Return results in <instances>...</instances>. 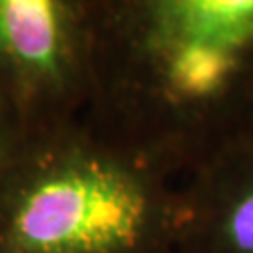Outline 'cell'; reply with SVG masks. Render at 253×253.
Masks as SVG:
<instances>
[{"label": "cell", "instance_id": "cell-1", "mask_svg": "<svg viewBox=\"0 0 253 253\" xmlns=\"http://www.w3.org/2000/svg\"><path fill=\"white\" fill-rule=\"evenodd\" d=\"M154 219L150 191L101 154L62 152L25 171L0 201V253H135Z\"/></svg>", "mask_w": 253, "mask_h": 253}, {"label": "cell", "instance_id": "cell-2", "mask_svg": "<svg viewBox=\"0 0 253 253\" xmlns=\"http://www.w3.org/2000/svg\"><path fill=\"white\" fill-rule=\"evenodd\" d=\"M64 0H0V66L28 86H54L70 68Z\"/></svg>", "mask_w": 253, "mask_h": 253}, {"label": "cell", "instance_id": "cell-3", "mask_svg": "<svg viewBox=\"0 0 253 253\" xmlns=\"http://www.w3.org/2000/svg\"><path fill=\"white\" fill-rule=\"evenodd\" d=\"M146 9L165 56L205 47L238 60L253 45V0H146Z\"/></svg>", "mask_w": 253, "mask_h": 253}, {"label": "cell", "instance_id": "cell-4", "mask_svg": "<svg viewBox=\"0 0 253 253\" xmlns=\"http://www.w3.org/2000/svg\"><path fill=\"white\" fill-rule=\"evenodd\" d=\"M236 60L205 47H184L167 56V79L184 98L199 100L217 92L233 73Z\"/></svg>", "mask_w": 253, "mask_h": 253}, {"label": "cell", "instance_id": "cell-5", "mask_svg": "<svg viewBox=\"0 0 253 253\" xmlns=\"http://www.w3.org/2000/svg\"><path fill=\"white\" fill-rule=\"evenodd\" d=\"M223 236L235 253H253V190L231 205L223 221Z\"/></svg>", "mask_w": 253, "mask_h": 253}]
</instances>
